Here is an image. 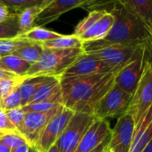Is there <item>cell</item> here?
Segmentation results:
<instances>
[{
  "instance_id": "1",
  "label": "cell",
  "mask_w": 152,
  "mask_h": 152,
  "mask_svg": "<svg viewBox=\"0 0 152 152\" xmlns=\"http://www.w3.org/2000/svg\"><path fill=\"white\" fill-rule=\"evenodd\" d=\"M118 71L59 79L63 105L73 112L93 115L98 102L115 84V77Z\"/></svg>"
},
{
  "instance_id": "2",
  "label": "cell",
  "mask_w": 152,
  "mask_h": 152,
  "mask_svg": "<svg viewBox=\"0 0 152 152\" xmlns=\"http://www.w3.org/2000/svg\"><path fill=\"white\" fill-rule=\"evenodd\" d=\"M108 12L115 16L113 26L107 35L97 41L84 42V53L94 51L110 45H141L149 37L150 32L144 24L120 4Z\"/></svg>"
},
{
  "instance_id": "3",
  "label": "cell",
  "mask_w": 152,
  "mask_h": 152,
  "mask_svg": "<svg viewBox=\"0 0 152 152\" xmlns=\"http://www.w3.org/2000/svg\"><path fill=\"white\" fill-rule=\"evenodd\" d=\"M83 53V48L70 49L44 48L38 61L31 64L26 76H52L59 78Z\"/></svg>"
},
{
  "instance_id": "4",
  "label": "cell",
  "mask_w": 152,
  "mask_h": 152,
  "mask_svg": "<svg viewBox=\"0 0 152 152\" xmlns=\"http://www.w3.org/2000/svg\"><path fill=\"white\" fill-rule=\"evenodd\" d=\"M152 106V70L149 64L144 62L143 71L139 83L132 95L126 113L130 114L135 125L144 117L145 114Z\"/></svg>"
},
{
  "instance_id": "5",
  "label": "cell",
  "mask_w": 152,
  "mask_h": 152,
  "mask_svg": "<svg viewBox=\"0 0 152 152\" xmlns=\"http://www.w3.org/2000/svg\"><path fill=\"white\" fill-rule=\"evenodd\" d=\"M131 99V94L114 84L96 105L93 110V116L100 120L119 118L126 113Z\"/></svg>"
},
{
  "instance_id": "6",
  "label": "cell",
  "mask_w": 152,
  "mask_h": 152,
  "mask_svg": "<svg viewBox=\"0 0 152 152\" xmlns=\"http://www.w3.org/2000/svg\"><path fill=\"white\" fill-rule=\"evenodd\" d=\"M94 120L95 117L91 115L74 112L66 128L56 142L60 152H74Z\"/></svg>"
},
{
  "instance_id": "7",
  "label": "cell",
  "mask_w": 152,
  "mask_h": 152,
  "mask_svg": "<svg viewBox=\"0 0 152 152\" xmlns=\"http://www.w3.org/2000/svg\"><path fill=\"white\" fill-rule=\"evenodd\" d=\"M74 112L64 105L49 120L42 132L40 133L36 144L34 145L39 152H47L50 147L56 144L61 136Z\"/></svg>"
},
{
  "instance_id": "8",
  "label": "cell",
  "mask_w": 152,
  "mask_h": 152,
  "mask_svg": "<svg viewBox=\"0 0 152 152\" xmlns=\"http://www.w3.org/2000/svg\"><path fill=\"white\" fill-rule=\"evenodd\" d=\"M144 65L143 48L140 46L132 60L115 74V84L124 91L132 95L141 77Z\"/></svg>"
},
{
  "instance_id": "9",
  "label": "cell",
  "mask_w": 152,
  "mask_h": 152,
  "mask_svg": "<svg viewBox=\"0 0 152 152\" xmlns=\"http://www.w3.org/2000/svg\"><path fill=\"white\" fill-rule=\"evenodd\" d=\"M134 129L135 122L130 114L125 113L117 118L115 127L111 130V137L107 148L112 152H129Z\"/></svg>"
},
{
  "instance_id": "10",
  "label": "cell",
  "mask_w": 152,
  "mask_h": 152,
  "mask_svg": "<svg viewBox=\"0 0 152 152\" xmlns=\"http://www.w3.org/2000/svg\"><path fill=\"white\" fill-rule=\"evenodd\" d=\"M120 69H114L102 61L97 59L92 55L83 53L64 72L59 79L80 77V76H87L92 74H103Z\"/></svg>"
},
{
  "instance_id": "11",
  "label": "cell",
  "mask_w": 152,
  "mask_h": 152,
  "mask_svg": "<svg viewBox=\"0 0 152 152\" xmlns=\"http://www.w3.org/2000/svg\"><path fill=\"white\" fill-rule=\"evenodd\" d=\"M141 45H110L87 53L114 69H120L132 60Z\"/></svg>"
},
{
  "instance_id": "12",
  "label": "cell",
  "mask_w": 152,
  "mask_h": 152,
  "mask_svg": "<svg viewBox=\"0 0 152 152\" xmlns=\"http://www.w3.org/2000/svg\"><path fill=\"white\" fill-rule=\"evenodd\" d=\"M61 107L48 112H29L25 114V117L19 132L26 139L30 146L36 144L40 133L48 123Z\"/></svg>"
},
{
  "instance_id": "13",
  "label": "cell",
  "mask_w": 152,
  "mask_h": 152,
  "mask_svg": "<svg viewBox=\"0 0 152 152\" xmlns=\"http://www.w3.org/2000/svg\"><path fill=\"white\" fill-rule=\"evenodd\" d=\"M86 0H51L39 15L35 26L43 27L74 8L82 7Z\"/></svg>"
},
{
  "instance_id": "14",
  "label": "cell",
  "mask_w": 152,
  "mask_h": 152,
  "mask_svg": "<svg viewBox=\"0 0 152 152\" xmlns=\"http://www.w3.org/2000/svg\"><path fill=\"white\" fill-rule=\"evenodd\" d=\"M107 120L96 119L88 128L74 152H90L98 147L111 132Z\"/></svg>"
},
{
  "instance_id": "15",
  "label": "cell",
  "mask_w": 152,
  "mask_h": 152,
  "mask_svg": "<svg viewBox=\"0 0 152 152\" xmlns=\"http://www.w3.org/2000/svg\"><path fill=\"white\" fill-rule=\"evenodd\" d=\"M152 139V106L141 121L135 125L129 152H142Z\"/></svg>"
},
{
  "instance_id": "16",
  "label": "cell",
  "mask_w": 152,
  "mask_h": 152,
  "mask_svg": "<svg viewBox=\"0 0 152 152\" xmlns=\"http://www.w3.org/2000/svg\"><path fill=\"white\" fill-rule=\"evenodd\" d=\"M118 4L137 17L152 34V0H118Z\"/></svg>"
},
{
  "instance_id": "17",
  "label": "cell",
  "mask_w": 152,
  "mask_h": 152,
  "mask_svg": "<svg viewBox=\"0 0 152 152\" xmlns=\"http://www.w3.org/2000/svg\"><path fill=\"white\" fill-rule=\"evenodd\" d=\"M114 21V15L111 12L106 11V13L99 21H97L89 30H87L82 36L79 37L80 39L84 43L104 39L111 30Z\"/></svg>"
},
{
  "instance_id": "18",
  "label": "cell",
  "mask_w": 152,
  "mask_h": 152,
  "mask_svg": "<svg viewBox=\"0 0 152 152\" xmlns=\"http://www.w3.org/2000/svg\"><path fill=\"white\" fill-rule=\"evenodd\" d=\"M52 76H32V77L24 76L17 88L22 99V107L29 103L37 91Z\"/></svg>"
},
{
  "instance_id": "19",
  "label": "cell",
  "mask_w": 152,
  "mask_h": 152,
  "mask_svg": "<svg viewBox=\"0 0 152 152\" xmlns=\"http://www.w3.org/2000/svg\"><path fill=\"white\" fill-rule=\"evenodd\" d=\"M31 64L15 55H8L0 57V67L2 69L15 73L19 77L26 76Z\"/></svg>"
},
{
  "instance_id": "20",
  "label": "cell",
  "mask_w": 152,
  "mask_h": 152,
  "mask_svg": "<svg viewBox=\"0 0 152 152\" xmlns=\"http://www.w3.org/2000/svg\"><path fill=\"white\" fill-rule=\"evenodd\" d=\"M58 93H61L60 80L57 77H51L37 91V92L33 95L28 104L41 102L49 99Z\"/></svg>"
},
{
  "instance_id": "21",
  "label": "cell",
  "mask_w": 152,
  "mask_h": 152,
  "mask_svg": "<svg viewBox=\"0 0 152 152\" xmlns=\"http://www.w3.org/2000/svg\"><path fill=\"white\" fill-rule=\"evenodd\" d=\"M43 8L33 7L26 8L18 13V26H19V37L28 32L35 26V22Z\"/></svg>"
},
{
  "instance_id": "22",
  "label": "cell",
  "mask_w": 152,
  "mask_h": 152,
  "mask_svg": "<svg viewBox=\"0 0 152 152\" xmlns=\"http://www.w3.org/2000/svg\"><path fill=\"white\" fill-rule=\"evenodd\" d=\"M83 42L79 37L72 35H62L61 37L53 40L42 43L43 48L50 49H70V48H83Z\"/></svg>"
},
{
  "instance_id": "23",
  "label": "cell",
  "mask_w": 152,
  "mask_h": 152,
  "mask_svg": "<svg viewBox=\"0 0 152 152\" xmlns=\"http://www.w3.org/2000/svg\"><path fill=\"white\" fill-rule=\"evenodd\" d=\"M62 35L63 34L56 32L51 30H48L44 27L34 26L31 30H30L28 32L24 33L23 35L20 36L19 38H23L29 41L42 44V43L53 40L55 39H57L61 37Z\"/></svg>"
},
{
  "instance_id": "24",
  "label": "cell",
  "mask_w": 152,
  "mask_h": 152,
  "mask_svg": "<svg viewBox=\"0 0 152 152\" xmlns=\"http://www.w3.org/2000/svg\"><path fill=\"white\" fill-rule=\"evenodd\" d=\"M43 47L39 43L29 41L24 46L18 48L16 51L13 53V55L19 56L20 58L23 59L24 61L33 64L35 62L38 61L39 56L43 52Z\"/></svg>"
},
{
  "instance_id": "25",
  "label": "cell",
  "mask_w": 152,
  "mask_h": 152,
  "mask_svg": "<svg viewBox=\"0 0 152 152\" xmlns=\"http://www.w3.org/2000/svg\"><path fill=\"white\" fill-rule=\"evenodd\" d=\"M63 106V98L62 93H58L57 95L54 96L53 98L41 101V102H36V103H31L27 104L22 108L25 113L29 112H48L52 109H55L56 107H59Z\"/></svg>"
},
{
  "instance_id": "26",
  "label": "cell",
  "mask_w": 152,
  "mask_h": 152,
  "mask_svg": "<svg viewBox=\"0 0 152 152\" xmlns=\"http://www.w3.org/2000/svg\"><path fill=\"white\" fill-rule=\"evenodd\" d=\"M18 13L12 12L5 22L0 23V39H12L19 38Z\"/></svg>"
},
{
  "instance_id": "27",
  "label": "cell",
  "mask_w": 152,
  "mask_h": 152,
  "mask_svg": "<svg viewBox=\"0 0 152 152\" xmlns=\"http://www.w3.org/2000/svg\"><path fill=\"white\" fill-rule=\"evenodd\" d=\"M51 0H3V4L10 11L14 13H20L21 11L33 7L44 8Z\"/></svg>"
},
{
  "instance_id": "28",
  "label": "cell",
  "mask_w": 152,
  "mask_h": 152,
  "mask_svg": "<svg viewBox=\"0 0 152 152\" xmlns=\"http://www.w3.org/2000/svg\"><path fill=\"white\" fill-rule=\"evenodd\" d=\"M106 13L105 10H94V11H91L89 12V15L83 19L75 27L74 30V35L80 37L82 36L87 30H89L97 21H99L103 15Z\"/></svg>"
},
{
  "instance_id": "29",
  "label": "cell",
  "mask_w": 152,
  "mask_h": 152,
  "mask_svg": "<svg viewBox=\"0 0 152 152\" xmlns=\"http://www.w3.org/2000/svg\"><path fill=\"white\" fill-rule=\"evenodd\" d=\"M29 40L23 38H16L12 39H0V57L12 55L21 47L27 44Z\"/></svg>"
},
{
  "instance_id": "30",
  "label": "cell",
  "mask_w": 152,
  "mask_h": 152,
  "mask_svg": "<svg viewBox=\"0 0 152 152\" xmlns=\"http://www.w3.org/2000/svg\"><path fill=\"white\" fill-rule=\"evenodd\" d=\"M0 143L7 145L11 149L20 147L24 144H29L26 139L17 131L3 134L2 137L0 138Z\"/></svg>"
},
{
  "instance_id": "31",
  "label": "cell",
  "mask_w": 152,
  "mask_h": 152,
  "mask_svg": "<svg viewBox=\"0 0 152 152\" xmlns=\"http://www.w3.org/2000/svg\"><path fill=\"white\" fill-rule=\"evenodd\" d=\"M22 107V99L18 90H15L9 95L0 99V108L4 111Z\"/></svg>"
},
{
  "instance_id": "32",
  "label": "cell",
  "mask_w": 152,
  "mask_h": 152,
  "mask_svg": "<svg viewBox=\"0 0 152 152\" xmlns=\"http://www.w3.org/2000/svg\"><path fill=\"white\" fill-rule=\"evenodd\" d=\"M23 79V77H15L13 79L0 81V99L9 95L10 93L17 90Z\"/></svg>"
},
{
  "instance_id": "33",
  "label": "cell",
  "mask_w": 152,
  "mask_h": 152,
  "mask_svg": "<svg viewBox=\"0 0 152 152\" xmlns=\"http://www.w3.org/2000/svg\"><path fill=\"white\" fill-rule=\"evenodd\" d=\"M5 112H6L7 116L8 117L9 121L13 124V125L19 132L21 130V128H22V125H23V123L26 113L23 111V109L22 107L7 110V111H5Z\"/></svg>"
},
{
  "instance_id": "34",
  "label": "cell",
  "mask_w": 152,
  "mask_h": 152,
  "mask_svg": "<svg viewBox=\"0 0 152 152\" xmlns=\"http://www.w3.org/2000/svg\"><path fill=\"white\" fill-rule=\"evenodd\" d=\"M15 131H17L16 128L9 121L8 117L7 116L6 112L3 109L0 108V132L5 134V133L15 132Z\"/></svg>"
},
{
  "instance_id": "35",
  "label": "cell",
  "mask_w": 152,
  "mask_h": 152,
  "mask_svg": "<svg viewBox=\"0 0 152 152\" xmlns=\"http://www.w3.org/2000/svg\"><path fill=\"white\" fill-rule=\"evenodd\" d=\"M142 48L144 62L148 63L152 70V34H150L149 37L142 44Z\"/></svg>"
},
{
  "instance_id": "36",
  "label": "cell",
  "mask_w": 152,
  "mask_h": 152,
  "mask_svg": "<svg viewBox=\"0 0 152 152\" xmlns=\"http://www.w3.org/2000/svg\"><path fill=\"white\" fill-rule=\"evenodd\" d=\"M12 12L4 5H0V23L5 22L9 18Z\"/></svg>"
},
{
  "instance_id": "37",
  "label": "cell",
  "mask_w": 152,
  "mask_h": 152,
  "mask_svg": "<svg viewBox=\"0 0 152 152\" xmlns=\"http://www.w3.org/2000/svg\"><path fill=\"white\" fill-rule=\"evenodd\" d=\"M110 137H111V132H110V134L98 146V147H96L94 149H92L91 151H90V152H104L105 150H106V148H107V145H108V143H109V141H110Z\"/></svg>"
},
{
  "instance_id": "38",
  "label": "cell",
  "mask_w": 152,
  "mask_h": 152,
  "mask_svg": "<svg viewBox=\"0 0 152 152\" xmlns=\"http://www.w3.org/2000/svg\"><path fill=\"white\" fill-rule=\"evenodd\" d=\"M15 77H19V76L15 75V73H12L8 71H6L0 67V81L3 80H8V79H13Z\"/></svg>"
},
{
  "instance_id": "39",
  "label": "cell",
  "mask_w": 152,
  "mask_h": 152,
  "mask_svg": "<svg viewBox=\"0 0 152 152\" xmlns=\"http://www.w3.org/2000/svg\"><path fill=\"white\" fill-rule=\"evenodd\" d=\"M29 149H30V144H24L15 148H13L11 152H29Z\"/></svg>"
},
{
  "instance_id": "40",
  "label": "cell",
  "mask_w": 152,
  "mask_h": 152,
  "mask_svg": "<svg viewBox=\"0 0 152 152\" xmlns=\"http://www.w3.org/2000/svg\"><path fill=\"white\" fill-rule=\"evenodd\" d=\"M11 148L9 147H7V145L0 143V152H11Z\"/></svg>"
},
{
  "instance_id": "41",
  "label": "cell",
  "mask_w": 152,
  "mask_h": 152,
  "mask_svg": "<svg viewBox=\"0 0 152 152\" xmlns=\"http://www.w3.org/2000/svg\"><path fill=\"white\" fill-rule=\"evenodd\" d=\"M142 152H152V139L150 140L148 144L145 147V148L143 149Z\"/></svg>"
},
{
  "instance_id": "42",
  "label": "cell",
  "mask_w": 152,
  "mask_h": 152,
  "mask_svg": "<svg viewBox=\"0 0 152 152\" xmlns=\"http://www.w3.org/2000/svg\"><path fill=\"white\" fill-rule=\"evenodd\" d=\"M47 152H60V150H59L58 147L56 146V144H54L52 147H50L48 148V150Z\"/></svg>"
},
{
  "instance_id": "43",
  "label": "cell",
  "mask_w": 152,
  "mask_h": 152,
  "mask_svg": "<svg viewBox=\"0 0 152 152\" xmlns=\"http://www.w3.org/2000/svg\"><path fill=\"white\" fill-rule=\"evenodd\" d=\"M29 152H39V149L34 145H31V146H30Z\"/></svg>"
},
{
  "instance_id": "44",
  "label": "cell",
  "mask_w": 152,
  "mask_h": 152,
  "mask_svg": "<svg viewBox=\"0 0 152 152\" xmlns=\"http://www.w3.org/2000/svg\"><path fill=\"white\" fill-rule=\"evenodd\" d=\"M104 152H112V151H110V150H109V149H108V148H106V150H105Z\"/></svg>"
},
{
  "instance_id": "45",
  "label": "cell",
  "mask_w": 152,
  "mask_h": 152,
  "mask_svg": "<svg viewBox=\"0 0 152 152\" xmlns=\"http://www.w3.org/2000/svg\"><path fill=\"white\" fill-rule=\"evenodd\" d=\"M0 5H4L3 4V0H0Z\"/></svg>"
},
{
  "instance_id": "46",
  "label": "cell",
  "mask_w": 152,
  "mask_h": 152,
  "mask_svg": "<svg viewBox=\"0 0 152 152\" xmlns=\"http://www.w3.org/2000/svg\"><path fill=\"white\" fill-rule=\"evenodd\" d=\"M2 135H3V133H1V132H0V138L2 137Z\"/></svg>"
}]
</instances>
